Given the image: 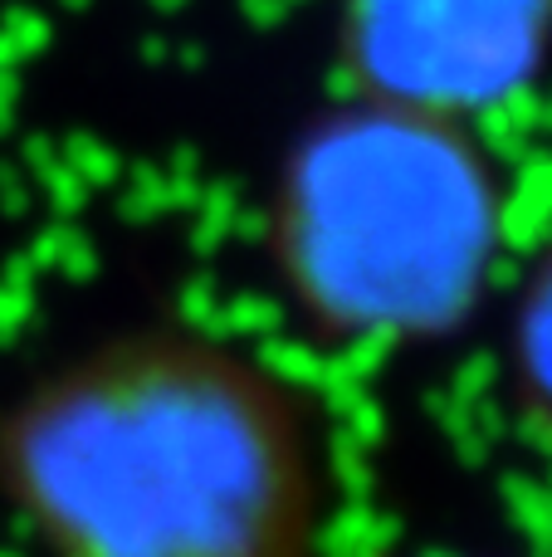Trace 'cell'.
I'll return each instance as SVG.
<instances>
[{
	"label": "cell",
	"mask_w": 552,
	"mask_h": 557,
	"mask_svg": "<svg viewBox=\"0 0 552 557\" xmlns=\"http://www.w3.org/2000/svg\"><path fill=\"white\" fill-rule=\"evenodd\" d=\"M0 499L49 557H318L323 450L260 357L147 327L0 411Z\"/></svg>",
	"instance_id": "1"
},
{
	"label": "cell",
	"mask_w": 552,
	"mask_h": 557,
	"mask_svg": "<svg viewBox=\"0 0 552 557\" xmlns=\"http://www.w3.org/2000/svg\"><path fill=\"white\" fill-rule=\"evenodd\" d=\"M279 260L323 323L436 327L469 298L494 245L479 157L430 108H362L293 152Z\"/></svg>",
	"instance_id": "2"
},
{
	"label": "cell",
	"mask_w": 552,
	"mask_h": 557,
	"mask_svg": "<svg viewBox=\"0 0 552 557\" xmlns=\"http://www.w3.org/2000/svg\"><path fill=\"white\" fill-rule=\"evenodd\" d=\"M543 0H362V59L406 108L485 98L524 69Z\"/></svg>",
	"instance_id": "3"
},
{
	"label": "cell",
	"mask_w": 552,
	"mask_h": 557,
	"mask_svg": "<svg viewBox=\"0 0 552 557\" xmlns=\"http://www.w3.org/2000/svg\"><path fill=\"white\" fill-rule=\"evenodd\" d=\"M524 357L528 372H534V386L552 401V274H543V288H538L534 308H528Z\"/></svg>",
	"instance_id": "4"
}]
</instances>
